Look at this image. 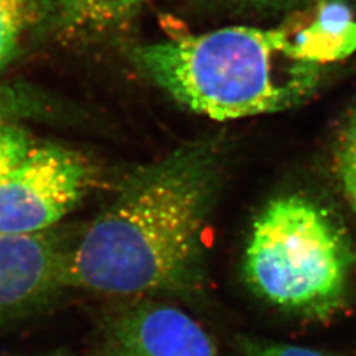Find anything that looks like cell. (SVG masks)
Returning a JSON list of instances; mask_svg holds the SVG:
<instances>
[{"mask_svg": "<svg viewBox=\"0 0 356 356\" xmlns=\"http://www.w3.org/2000/svg\"><path fill=\"white\" fill-rule=\"evenodd\" d=\"M95 169L82 154L58 145H35L0 181V235L45 232L88 194Z\"/></svg>", "mask_w": 356, "mask_h": 356, "instance_id": "4", "label": "cell"}, {"mask_svg": "<svg viewBox=\"0 0 356 356\" xmlns=\"http://www.w3.org/2000/svg\"><path fill=\"white\" fill-rule=\"evenodd\" d=\"M229 1L239 3L243 6L254 7L259 10L286 11V10H293L298 7H307L310 4H314L316 1H326V0H229Z\"/></svg>", "mask_w": 356, "mask_h": 356, "instance_id": "12", "label": "cell"}, {"mask_svg": "<svg viewBox=\"0 0 356 356\" xmlns=\"http://www.w3.org/2000/svg\"><path fill=\"white\" fill-rule=\"evenodd\" d=\"M248 356H329L317 350L293 344L272 343L254 348Z\"/></svg>", "mask_w": 356, "mask_h": 356, "instance_id": "11", "label": "cell"}, {"mask_svg": "<svg viewBox=\"0 0 356 356\" xmlns=\"http://www.w3.org/2000/svg\"><path fill=\"white\" fill-rule=\"evenodd\" d=\"M108 342L113 356H218L191 316L152 301L122 312L108 329Z\"/></svg>", "mask_w": 356, "mask_h": 356, "instance_id": "5", "label": "cell"}, {"mask_svg": "<svg viewBox=\"0 0 356 356\" xmlns=\"http://www.w3.org/2000/svg\"><path fill=\"white\" fill-rule=\"evenodd\" d=\"M214 184V157L200 144L134 170L67 251L64 285L115 296L188 285Z\"/></svg>", "mask_w": 356, "mask_h": 356, "instance_id": "1", "label": "cell"}, {"mask_svg": "<svg viewBox=\"0 0 356 356\" xmlns=\"http://www.w3.org/2000/svg\"><path fill=\"white\" fill-rule=\"evenodd\" d=\"M51 8L53 0H0V70L13 64Z\"/></svg>", "mask_w": 356, "mask_h": 356, "instance_id": "8", "label": "cell"}, {"mask_svg": "<svg viewBox=\"0 0 356 356\" xmlns=\"http://www.w3.org/2000/svg\"><path fill=\"white\" fill-rule=\"evenodd\" d=\"M67 251L48 231L0 235V317L64 285Z\"/></svg>", "mask_w": 356, "mask_h": 356, "instance_id": "6", "label": "cell"}, {"mask_svg": "<svg viewBox=\"0 0 356 356\" xmlns=\"http://www.w3.org/2000/svg\"><path fill=\"white\" fill-rule=\"evenodd\" d=\"M148 0H53L58 22L70 35H102L127 24Z\"/></svg>", "mask_w": 356, "mask_h": 356, "instance_id": "7", "label": "cell"}, {"mask_svg": "<svg viewBox=\"0 0 356 356\" xmlns=\"http://www.w3.org/2000/svg\"><path fill=\"white\" fill-rule=\"evenodd\" d=\"M33 147L26 129L0 110V181L19 168Z\"/></svg>", "mask_w": 356, "mask_h": 356, "instance_id": "9", "label": "cell"}, {"mask_svg": "<svg viewBox=\"0 0 356 356\" xmlns=\"http://www.w3.org/2000/svg\"><path fill=\"white\" fill-rule=\"evenodd\" d=\"M348 22V20H346ZM335 13L301 32L229 26L134 51L135 64L177 102L214 120L272 114L318 88L325 65L356 47V26Z\"/></svg>", "mask_w": 356, "mask_h": 356, "instance_id": "2", "label": "cell"}, {"mask_svg": "<svg viewBox=\"0 0 356 356\" xmlns=\"http://www.w3.org/2000/svg\"><path fill=\"white\" fill-rule=\"evenodd\" d=\"M351 259L343 229L323 207L285 195L256 219L244 269L252 288L269 302L321 312L342 296Z\"/></svg>", "mask_w": 356, "mask_h": 356, "instance_id": "3", "label": "cell"}, {"mask_svg": "<svg viewBox=\"0 0 356 356\" xmlns=\"http://www.w3.org/2000/svg\"><path fill=\"white\" fill-rule=\"evenodd\" d=\"M338 168L346 195L356 211V111L344 131L339 145Z\"/></svg>", "mask_w": 356, "mask_h": 356, "instance_id": "10", "label": "cell"}]
</instances>
